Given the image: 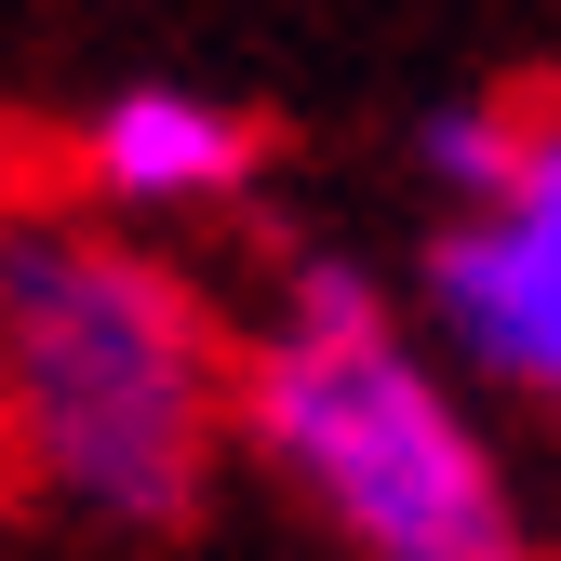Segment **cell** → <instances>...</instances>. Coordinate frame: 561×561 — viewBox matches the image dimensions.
<instances>
[{"label": "cell", "instance_id": "obj_1", "mask_svg": "<svg viewBox=\"0 0 561 561\" xmlns=\"http://www.w3.org/2000/svg\"><path fill=\"white\" fill-rule=\"evenodd\" d=\"M241 468L321 561H561L508 401L347 241H280L241 295Z\"/></svg>", "mask_w": 561, "mask_h": 561}, {"label": "cell", "instance_id": "obj_2", "mask_svg": "<svg viewBox=\"0 0 561 561\" xmlns=\"http://www.w3.org/2000/svg\"><path fill=\"white\" fill-rule=\"evenodd\" d=\"M241 455V308L94 201H0V481L67 535H187Z\"/></svg>", "mask_w": 561, "mask_h": 561}, {"label": "cell", "instance_id": "obj_3", "mask_svg": "<svg viewBox=\"0 0 561 561\" xmlns=\"http://www.w3.org/2000/svg\"><path fill=\"white\" fill-rule=\"evenodd\" d=\"M401 280L428 308V334L508 401V428L561 455V94L548 81H535V121H522V161L481 201L428 215Z\"/></svg>", "mask_w": 561, "mask_h": 561}, {"label": "cell", "instance_id": "obj_4", "mask_svg": "<svg viewBox=\"0 0 561 561\" xmlns=\"http://www.w3.org/2000/svg\"><path fill=\"white\" fill-rule=\"evenodd\" d=\"M67 174L121 228H201V215H241L267 187V121L241 94H201V81H107L81 107V134H67Z\"/></svg>", "mask_w": 561, "mask_h": 561}]
</instances>
